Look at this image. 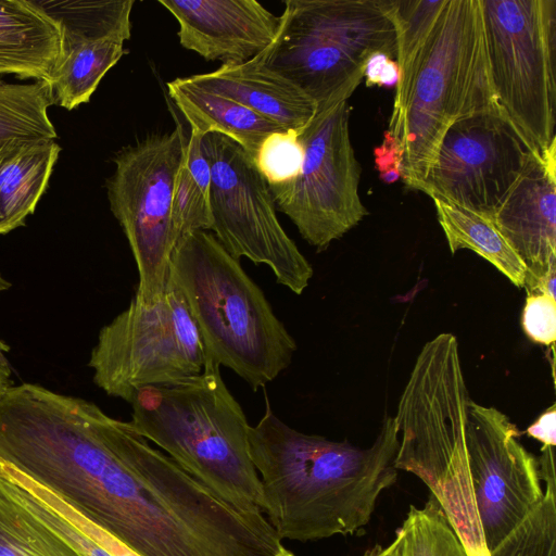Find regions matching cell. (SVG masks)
Here are the masks:
<instances>
[{"instance_id": "cell-1", "label": "cell", "mask_w": 556, "mask_h": 556, "mask_svg": "<svg viewBox=\"0 0 556 556\" xmlns=\"http://www.w3.org/2000/svg\"><path fill=\"white\" fill-rule=\"evenodd\" d=\"M265 412L248 430L264 514L280 540L313 541L365 527L380 493L397 477L399 430L384 420L367 448L302 433L280 420L265 394Z\"/></svg>"}, {"instance_id": "cell-2", "label": "cell", "mask_w": 556, "mask_h": 556, "mask_svg": "<svg viewBox=\"0 0 556 556\" xmlns=\"http://www.w3.org/2000/svg\"><path fill=\"white\" fill-rule=\"evenodd\" d=\"M495 106L480 0H446L395 89L387 132L401 148L404 184L421 191L447 128Z\"/></svg>"}, {"instance_id": "cell-3", "label": "cell", "mask_w": 556, "mask_h": 556, "mask_svg": "<svg viewBox=\"0 0 556 556\" xmlns=\"http://www.w3.org/2000/svg\"><path fill=\"white\" fill-rule=\"evenodd\" d=\"M219 368L206 359L197 376L138 390L129 422L225 502L264 514L262 482L249 454L250 425Z\"/></svg>"}, {"instance_id": "cell-4", "label": "cell", "mask_w": 556, "mask_h": 556, "mask_svg": "<svg viewBox=\"0 0 556 556\" xmlns=\"http://www.w3.org/2000/svg\"><path fill=\"white\" fill-rule=\"evenodd\" d=\"M207 359L225 366L256 392L289 367L298 349L261 288L215 236L181 237L170 260Z\"/></svg>"}, {"instance_id": "cell-5", "label": "cell", "mask_w": 556, "mask_h": 556, "mask_svg": "<svg viewBox=\"0 0 556 556\" xmlns=\"http://www.w3.org/2000/svg\"><path fill=\"white\" fill-rule=\"evenodd\" d=\"M470 401L458 341L443 332L419 352L394 416L397 470L416 475L430 489L469 556L488 552L478 521L465 438Z\"/></svg>"}, {"instance_id": "cell-6", "label": "cell", "mask_w": 556, "mask_h": 556, "mask_svg": "<svg viewBox=\"0 0 556 556\" xmlns=\"http://www.w3.org/2000/svg\"><path fill=\"white\" fill-rule=\"evenodd\" d=\"M273 42L254 59L317 105L348 101L375 52L396 60L386 0H286Z\"/></svg>"}, {"instance_id": "cell-7", "label": "cell", "mask_w": 556, "mask_h": 556, "mask_svg": "<svg viewBox=\"0 0 556 556\" xmlns=\"http://www.w3.org/2000/svg\"><path fill=\"white\" fill-rule=\"evenodd\" d=\"M496 102L539 153L556 142V0H480Z\"/></svg>"}, {"instance_id": "cell-8", "label": "cell", "mask_w": 556, "mask_h": 556, "mask_svg": "<svg viewBox=\"0 0 556 556\" xmlns=\"http://www.w3.org/2000/svg\"><path fill=\"white\" fill-rule=\"evenodd\" d=\"M206 352L184 294L169 278L152 305L132 299L99 332L88 366L108 395L128 403L150 386L169 384L202 372Z\"/></svg>"}, {"instance_id": "cell-9", "label": "cell", "mask_w": 556, "mask_h": 556, "mask_svg": "<svg viewBox=\"0 0 556 556\" xmlns=\"http://www.w3.org/2000/svg\"><path fill=\"white\" fill-rule=\"evenodd\" d=\"M186 135L177 123L172 132L151 135L121 149L106 180L110 208L135 258L139 282L132 300L152 305L166 292L176 241L172 226L175 178Z\"/></svg>"}, {"instance_id": "cell-10", "label": "cell", "mask_w": 556, "mask_h": 556, "mask_svg": "<svg viewBox=\"0 0 556 556\" xmlns=\"http://www.w3.org/2000/svg\"><path fill=\"white\" fill-rule=\"evenodd\" d=\"M201 149L211 169V230L216 239L235 258L268 266L279 285L302 294L313 268L280 225L269 187L253 160L216 132L202 137Z\"/></svg>"}, {"instance_id": "cell-11", "label": "cell", "mask_w": 556, "mask_h": 556, "mask_svg": "<svg viewBox=\"0 0 556 556\" xmlns=\"http://www.w3.org/2000/svg\"><path fill=\"white\" fill-rule=\"evenodd\" d=\"M349 119L348 101L316 113L299 134L304 148L300 175L291 182L268 186L275 205L317 252L368 214L358 193L361 167L351 143Z\"/></svg>"}, {"instance_id": "cell-12", "label": "cell", "mask_w": 556, "mask_h": 556, "mask_svg": "<svg viewBox=\"0 0 556 556\" xmlns=\"http://www.w3.org/2000/svg\"><path fill=\"white\" fill-rule=\"evenodd\" d=\"M538 154L500 106L477 112L447 128L421 191L492 219Z\"/></svg>"}, {"instance_id": "cell-13", "label": "cell", "mask_w": 556, "mask_h": 556, "mask_svg": "<svg viewBox=\"0 0 556 556\" xmlns=\"http://www.w3.org/2000/svg\"><path fill=\"white\" fill-rule=\"evenodd\" d=\"M518 435L504 413L469 401L465 426L468 471L488 552L510 534L544 495L538 460Z\"/></svg>"}, {"instance_id": "cell-14", "label": "cell", "mask_w": 556, "mask_h": 556, "mask_svg": "<svg viewBox=\"0 0 556 556\" xmlns=\"http://www.w3.org/2000/svg\"><path fill=\"white\" fill-rule=\"evenodd\" d=\"M525 266L527 294L556 269V142L538 154L492 218Z\"/></svg>"}, {"instance_id": "cell-15", "label": "cell", "mask_w": 556, "mask_h": 556, "mask_svg": "<svg viewBox=\"0 0 556 556\" xmlns=\"http://www.w3.org/2000/svg\"><path fill=\"white\" fill-rule=\"evenodd\" d=\"M179 24L180 45L207 61L244 63L274 40L279 17L255 0H159Z\"/></svg>"}, {"instance_id": "cell-16", "label": "cell", "mask_w": 556, "mask_h": 556, "mask_svg": "<svg viewBox=\"0 0 556 556\" xmlns=\"http://www.w3.org/2000/svg\"><path fill=\"white\" fill-rule=\"evenodd\" d=\"M187 78L193 85L237 101L285 130L296 134L317 112L315 102L300 88L254 58Z\"/></svg>"}, {"instance_id": "cell-17", "label": "cell", "mask_w": 556, "mask_h": 556, "mask_svg": "<svg viewBox=\"0 0 556 556\" xmlns=\"http://www.w3.org/2000/svg\"><path fill=\"white\" fill-rule=\"evenodd\" d=\"M61 50L59 25L31 0H0V75L50 84Z\"/></svg>"}, {"instance_id": "cell-18", "label": "cell", "mask_w": 556, "mask_h": 556, "mask_svg": "<svg viewBox=\"0 0 556 556\" xmlns=\"http://www.w3.org/2000/svg\"><path fill=\"white\" fill-rule=\"evenodd\" d=\"M60 152L52 139L0 141V235L23 226L35 212Z\"/></svg>"}, {"instance_id": "cell-19", "label": "cell", "mask_w": 556, "mask_h": 556, "mask_svg": "<svg viewBox=\"0 0 556 556\" xmlns=\"http://www.w3.org/2000/svg\"><path fill=\"white\" fill-rule=\"evenodd\" d=\"M167 89L191 130L202 136L223 135L238 143L252 160L268 135L285 130L241 103L193 85L187 77L167 83Z\"/></svg>"}, {"instance_id": "cell-20", "label": "cell", "mask_w": 556, "mask_h": 556, "mask_svg": "<svg viewBox=\"0 0 556 556\" xmlns=\"http://www.w3.org/2000/svg\"><path fill=\"white\" fill-rule=\"evenodd\" d=\"M124 42L117 38L62 42L50 79L54 104L73 110L89 102L103 76L124 55Z\"/></svg>"}, {"instance_id": "cell-21", "label": "cell", "mask_w": 556, "mask_h": 556, "mask_svg": "<svg viewBox=\"0 0 556 556\" xmlns=\"http://www.w3.org/2000/svg\"><path fill=\"white\" fill-rule=\"evenodd\" d=\"M432 200L453 254L469 249L496 267L516 287L525 286V266L491 218L440 199Z\"/></svg>"}, {"instance_id": "cell-22", "label": "cell", "mask_w": 556, "mask_h": 556, "mask_svg": "<svg viewBox=\"0 0 556 556\" xmlns=\"http://www.w3.org/2000/svg\"><path fill=\"white\" fill-rule=\"evenodd\" d=\"M202 137L201 134L190 130L189 137L186 136L184 141L172 203V226L176 244L189 232L211 230V169L201 149Z\"/></svg>"}, {"instance_id": "cell-23", "label": "cell", "mask_w": 556, "mask_h": 556, "mask_svg": "<svg viewBox=\"0 0 556 556\" xmlns=\"http://www.w3.org/2000/svg\"><path fill=\"white\" fill-rule=\"evenodd\" d=\"M33 3L56 22L62 42L130 37L132 0L38 1Z\"/></svg>"}, {"instance_id": "cell-24", "label": "cell", "mask_w": 556, "mask_h": 556, "mask_svg": "<svg viewBox=\"0 0 556 556\" xmlns=\"http://www.w3.org/2000/svg\"><path fill=\"white\" fill-rule=\"evenodd\" d=\"M53 104L48 81L13 84L0 79V141L12 138L54 140L56 131L48 115Z\"/></svg>"}, {"instance_id": "cell-25", "label": "cell", "mask_w": 556, "mask_h": 556, "mask_svg": "<svg viewBox=\"0 0 556 556\" xmlns=\"http://www.w3.org/2000/svg\"><path fill=\"white\" fill-rule=\"evenodd\" d=\"M0 556H77L0 483Z\"/></svg>"}, {"instance_id": "cell-26", "label": "cell", "mask_w": 556, "mask_h": 556, "mask_svg": "<svg viewBox=\"0 0 556 556\" xmlns=\"http://www.w3.org/2000/svg\"><path fill=\"white\" fill-rule=\"evenodd\" d=\"M399 530L402 556H469L432 495L424 507L410 506Z\"/></svg>"}, {"instance_id": "cell-27", "label": "cell", "mask_w": 556, "mask_h": 556, "mask_svg": "<svg viewBox=\"0 0 556 556\" xmlns=\"http://www.w3.org/2000/svg\"><path fill=\"white\" fill-rule=\"evenodd\" d=\"M396 34V63L401 87L430 35L446 0H386ZM395 88V89H396Z\"/></svg>"}, {"instance_id": "cell-28", "label": "cell", "mask_w": 556, "mask_h": 556, "mask_svg": "<svg viewBox=\"0 0 556 556\" xmlns=\"http://www.w3.org/2000/svg\"><path fill=\"white\" fill-rule=\"evenodd\" d=\"M490 556H556V489L546 488L540 504Z\"/></svg>"}, {"instance_id": "cell-29", "label": "cell", "mask_w": 556, "mask_h": 556, "mask_svg": "<svg viewBox=\"0 0 556 556\" xmlns=\"http://www.w3.org/2000/svg\"><path fill=\"white\" fill-rule=\"evenodd\" d=\"M253 162L268 186L293 181L304 163V148L299 134L281 130L268 135L258 147Z\"/></svg>"}, {"instance_id": "cell-30", "label": "cell", "mask_w": 556, "mask_h": 556, "mask_svg": "<svg viewBox=\"0 0 556 556\" xmlns=\"http://www.w3.org/2000/svg\"><path fill=\"white\" fill-rule=\"evenodd\" d=\"M0 483L9 495L54 532L77 556H114L26 489L2 476Z\"/></svg>"}, {"instance_id": "cell-31", "label": "cell", "mask_w": 556, "mask_h": 556, "mask_svg": "<svg viewBox=\"0 0 556 556\" xmlns=\"http://www.w3.org/2000/svg\"><path fill=\"white\" fill-rule=\"evenodd\" d=\"M0 476L11 480L12 482L21 485L29 491L49 507L65 517L83 532L89 535L92 540L99 543L102 547L109 551L114 556H140L111 534L89 521L73 507L58 497L50 490L36 481L28 478L26 475L14 468L13 466L0 462Z\"/></svg>"}, {"instance_id": "cell-32", "label": "cell", "mask_w": 556, "mask_h": 556, "mask_svg": "<svg viewBox=\"0 0 556 556\" xmlns=\"http://www.w3.org/2000/svg\"><path fill=\"white\" fill-rule=\"evenodd\" d=\"M521 323L527 337L533 342L554 345L556 340V300L542 293L527 294Z\"/></svg>"}, {"instance_id": "cell-33", "label": "cell", "mask_w": 556, "mask_h": 556, "mask_svg": "<svg viewBox=\"0 0 556 556\" xmlns=\"http://www.w3.org/2000/svg\"><path fill=\"white\" fill-rule=\"evenodd\" d=\"M401 161L400 146L386 132L382 144L376 150V164L384 181L392 182L401 177Z\"/></svg>"}, {"instance_id": "cell-34", "label": "cell", "mask_w": 556, "mask_h": 556, "mask_svg": "<svg viewBox=\"0 0 556 556\" xmlns=\"http://www.w3.org/2000/svg\"><path fill=\"white\" fill-rule=\"evenodd\" d=\"M527 433L542 442L543 445L555 446L556 444V409L555 404L547 408L536 420L527 429Z\"/></svg>"}, {"instance_id": "cell-35", "label": "cell", "mask_w": 556, "mask_h": 556, "mask_svg": "<svg viewBox=\"0 0 556 556\" xmlns=\"http://www.w3.org/2000/svg\"><path fill=\"white\" fill-rule=\"evenodd\" d=\"M390 59L391 58L383 52H375L368 58L364 70V78L367 87L379 86L380 76Z\"/></svg>"}, {"instance_id": "cell-36", "label": "cell", "mask_w": 556, "mask_h": 556, "mask_svg": "<svg viewBox=\"0 0 556 556\" xmlns=\"http://www.w3.org/2000/svg\"><path fill=\"white\" fill-rule=\"evenodd\" d=\"M364 556H402V534L396 530L394 541L388 546L376 545L369 548Z\"/></svg>"}, {"instance_id": "cell-37", "label": "cell", "mask_w": 556, "mask_h": 556, "mask_svg": "<svg viewBox=\"0 0 556 556\" xmlns=\"http://www.w3.org/2000/svg\"><path fill=\"white\" fill-rule=\"evenodd\" d=\"M9 348L0 340V396L12 386L11 367L5 353Z\"/></svg>"}, {"instance_id": "cell-38", "label": "cell", "mask_w": 556, "mask_h": 556, "mask_svg": "<svg viewBox=\"0 0 556 556\" xmlns=\"http://www.w3.org/2000/svg\"><path fill=\"white\" fill-rule=\"evenodd\" d=\"M9 288H10V283H9V281H8V280H5V279L1 276V274H0V292H2V291H4V290H7V289H9Z\"/></svg>"}, {"instance_id": "cell-39", "label": "cell", "mask_w": 556, "mask_h": 556, "mask_svg": "<svg viewBox=\"0 0 556 556\" xmlns=\"http://www.w3.org/2000/svg\"><path fill=\"white\" fill-rule=\"evenodd\" d=\"M276 556H294L292 553H290L289 551L282 548Z\"/></svg>"}]
</instances>
